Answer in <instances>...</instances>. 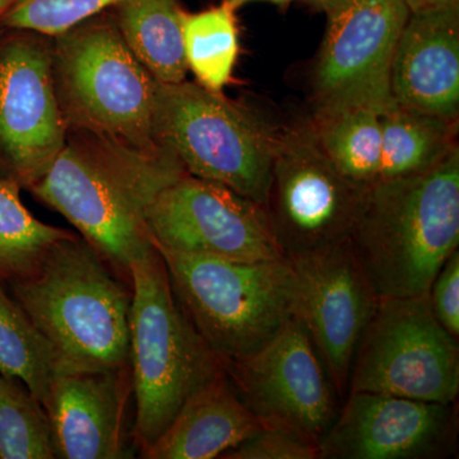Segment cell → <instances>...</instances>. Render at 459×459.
<instances>
[{
	"label": "cell",
	"mask_w": 459,
	"mask_h": 459,
	"mask_svg": "<svg viewBox=\"0 0 459 459\" xmlns=\"http://www.w3.org/2000/svg\"><path fill=\"white\" fill-rule=\"evenodd\" d=\"M298 279V318L312 338L341 400L353 356L379 296L350 240L289 259Z\"/></svg>",
	"instance_id": "obj_14"
},
{
	"label": "cell",
	"mask_w": 459,
	"mask_h": 459,
	"mask_svg": "<svg viewBox=\"0 0 459 459\" xmlns=\"http://www.w3.org/2000/svg\"><path fill=\"white\" fill-rule=\"evenodd\" d=\"M241 401L263 421L281 422L320 443L340 411V395L300 319L252 355L222 360Z\"/></svg>",
	"instance_id": "obj_13"
},
{
	"label": "cell",
	"mask_w": 459,
	"mask_h": 459,
	"mask_svg": "<svg viewBox=\"0 0 459 459\" xmlns=\"http://www.w3.org/2000/svg\"><path fill=\"white\" fill-rule=\"evenodd\" d=\"M459 0H404L410 12L422 11V9L440 7V5L458 3Z\"/></svg>",
	"instance_id": "obj_29"
},
{
	"label": "cell",
	"mask_w": 459,
	"mask_h": 459,
	"mask_svg": "<svg viewBox=\"0 0 459 459\" xmlns=\"http://www.w3.org/2000/svg\"><path fill=\"white\" fill-rule=\"evenodd\" d=\"M131 285L132 437L141 453L164 433L190 395L225 369L178 301L157 247L133 263Z\"/></svg>",
	"instance_id": "obj_4"
},
{
	"label": "cell",
	"mask_w": 459,
	"mask_h": 459,
	"mask_svg": "<svg viewBox=\"0 0 459 459\" xmlns=\"http://www.w3.org/2000/svg\"><path fill=\"white\" fill-rule=\"evenodd\" d=\"M9 287L49 344L56 374L129 368L131 283L80 235L57 241Z\"/></svg>",
	"instance_id": "obj_2"
},
{
	"label": "cell",
	"mask_w": 459,
	"mask_h": 459,
	"mask_svg": "<svg viewBox=\"0 0 459 459\" xmlns=\"http://www.w3.org/2000/svg\"><path fill=\"white\" fill-rule=\"evenodd\" d=\"M382 168L379 183L434 168L458 146L459 122L392 102L380 114Z\"/></svg>",
	"instance_id": "obj_21"
},
{
	"label": "cell",
	"mask_w": 459,
	"mask_h": 459,
	"mask_svg": "<svg viewBox=\"0 0 459 459\" xmlns=\"http://www.w3.org/2000/svg\"><path fill=\"white\" fill-rule=\"evenodd\" d=\"M237 11L223 0L183 18L184 53L197 83L222 93L232 80L238 56Z\"/></svg>",
	"instance_id": "obj_22"
},
{
	"label": "cell",
	"mask_w": 459,
	"mask_h": 459,
	"mask_svg": "<svg viewBox=\"0 0 459 459\" xmlns=\"http://www.w3.org/2000/svg\"><path fill=\"white\" fill-rule=\"evenodd\" d=\"M51 45L50 36L0 27V178L22 189L49 171L66 143Z\"/></svg>",
	"instance_id": "obj_10"
},
{
	"label": "cell",
	"mask_w": 459,
	"mask_h": 459,
	"mask_svg": "<svg viewBox=\"0 0 459 459\" xmlns=\"http://www.w3.org/2000/svg\"><path fill=\"white\" fill-rule=\"evenodd\" d=\"M360 195L323 152L307 114L277 124L264 210L285 258L350 240Z\"/></svg>",
	"instance_id": "obj_9"
},
{
	"label": "cell",
	"mask_w": 459,
	"mask_h": 459,
	"mask_svg": "<svg viewBox=\"0 0 459 459\" xmlns=\"http://www.w3.org/2000/svg\"><path fill=\"white\" fill-rule=\"evenodd\" d=\"M56 458L47 411L25 385L0 374V459Z\"/></svg>",
	"instance_id": "obj_25"
},
{
	"label": "cell",
	"mask_w": 459,
	"mask_h": 459,
	"mask_svg": "<svg viewBox=\"0 0 459 459\" xmlns=\"http://www.w3.org/2000/svg\"><path fill=\"white\" fill-rule=\"evenodd\" d=\"M263 421L241 401L225 371L199 388L183 404L146 459H212L244 442Z\"/></svg>",
	"instance_id": "obj_18"
},
{
	"label": "cell",
	"mask_w": 459,
	"mask_h": 459,
	"mask_svg": "<svg viewBox=\"0 0 459 459\" xmlns=\"http://www.w3.org/2000/svg\"><path fill=\"white\" fill-rule=\"evenodd\" d=\"M186 174L168 148L144 152L92 133L66 132L56 162L27 190L65 216L131 283L133 263L156 247L148 226L151 207Z\"/></svg>",
	"instance_id": "obj_1"
},
{
	"label": "cell",
	"mask_w": 459,
	"mask_h": 459,
	"mask_svg": "<svg viewBox=\"0 0 459 459\" xmlns=\"http://www.w3.org/2000/svg\"><path fill=\"white\" fill-rule=\"evenodd\" d=\"M221 459H319V444L289 425L263 421L255 433L223 453Z\"/></svg>",
	"instance_id": "obj_27"
},
{
	"label": "cell",
	"mask_w": 459,
	"mask_h": 459,
	"mask_svg": "<svg viewBox=\"0 0 459 459\" xmlns=\"http://www.w3.org/2000/svg\"><path fill=\"white\" fill-rule=\"evenodd\" d=\"M351 243L379 298L428 294L459 247V148L427 171L362 190Z\"/></svg>",
	"instance_id": "obj_3"
},
{
	"label": "cell",
	"mask_w": 459,
	"mask_h": 459,
	"mask_svg": "<svg viewBox=\"0 0 459 459\" xmlns=\"http://www.w3.org/2000/svg\"><path fill=\"white\" fill-rule=\"evenodd\" d=\"M277 123L197 82L159 83L155 135L193 177L264 207Z\"/></svg>",
	"instance_id": "obj_7"
},
{
	"label": "cell",
	"mask_w": 459,
	"mask_h": 459,
	"mask_svg": "<svg viewBox=\"0 0 459 459\" xmlns=\"http://www.w3.org/2000/svg\"><path fill=\"white\" fill-rule=\"evenodd\" d=\"M124 42L159 83L186 80L179 0H122L113 8Z\"/></svg>",
	"instance_id": "obj_19"
},
{
	"label": "cell",
	"mask_w": 459,
	"mask_h": 459,
	"mask_svg": "<svg viewBox=\"0 0 459 459\" xmlns=\"http://www.w3.org/2000/svg\"><path fill=\"white\" fill-rule=\"evenodd\" d=\"M410 16L404 0H350L328 14L310 69L309 111L344 107L385 110L392 59Z\"/></svg>",
	"instance_id": "obj_11"
},
{
	"label": "cell",
	"mask_w": 459,
	"mask_h": 459,
	"mask_svg": "<svg viewBox=\"0 0 459 459\" xmlns=\"http://www.w3.org/2000/svg\"><path fill=\"white\" fill-rule=\"evenodd\" d=\"M349 392L457 403L459 341L435 318L429 292L379 298L353 356Z\"/></svg>",
	"instance_id": "obj_8"
},
{
	"label": "cell",
	"mask_w": 459,
	"mask_h": 459,
	"mask_svg": "<svg viewBox=\"0 0 459 459\" xmlns=\"http://www.w3.org/2000/svg\"><path fill=\"white\" fill-rule=\"evenodd\" d=\"M228 2L235 11H238V8L244 7V5L249 4V3L267 2L272 3V4L279 5V7H286V5L294 3L295 0H228Z\"/></svg>",
	"instance_id": "obj_31"
},
{
	"label": "cell",
	"mask_w": 459,
	"mask_h": 459,
	"mask_svg": "<svg viewBox=\"0 0 459 459\" xmlns=\"http://www.w3.org/2000/svg\"><path fill=\"white\" fill-rule=\"evenodd\" d=\"M389 90L400 107L459 122V2L410 12Z\"/></svg>",
	"instance_id": "obj_17"
},
{
	"label": "cell",
	"mask_w": 459,
	"mask_h": 459,
	"mask_svg": "<svg viewBox=\"0 0 459 459\" xmlns=\"http://www.w3.org/2000/svg\"><path fill=\"white\" fill-rule=\"evenodd\" d=\"M313 7L319 9V11L325 12V14L333 13L338 9L342 8L346 5L350 0H307Z\"/></svg>",
	"instance_id": "obj_30"
},
{
	"label": "cell",
	"mask_w": 459,
	"mask_h": 459,
	"mask_svg": "<svg viewBox=\"0 0 459 459\" xmlns=\"http://www.w3.org/2000/svg\"><path fill=\"white\" fill-rule=\"evenodd\" d=\"M319 459H437L457 455L458 404L349 392Z\"/></svg>",
	"instance_id": "obj_15"
},
{
	"label": "cell",
	"mask_w": 459,
	"mask_h": 459,
	"mask_svg": "<svg viewBox=\"0 0 459 459\" xmlns=\"http://www.w3.org/2000/svg\"><path fill=\"white\" fill-rule=\"evenodd\" d=\"M21 189L0 178V281L7 285L29 277L54 244L74 234L36 219L21 201Z\"/></svg>",
	"instance_id": "obj_23"
},
{
	"label": "cell",
	"mask_w": 459,
	"mask_h": 459,
	"mask_svg": "<svg viewBox=\"0 0 459 459\" xmlns=\"http://www.w3.org/2000/svg\"><path fill=\"white\" fill-rule=\"evenodd\" d=\"M51 75L66 132L157 152L159 82L124 42L113 9L54 36Z\"/></svg>",
	"instance_id": "obj_5"
},
{
	"label": "cell",
	"mask_w": 459,
	"mask_h": 459,
	"mask_svg": "<svg viewBox=\"0 0 459 459\" xmlns=\"http://www.w3.org/2000/svg\"><path fill=\"white\" fill-rule=\"evenodd\" d=\"M157 249L181 307L222 360L258 351L298 316V279L287 258L234 262Z\"/></svg>",
	"instance_id": "obj_6"
},
{
	"label": "cell",
	"mask_w": 459,
	"mask_h": 459,
	"mask_svg": "<svg viewBox=\"0 0 459 459\" xmlns=\"http://www.w3.org/2000/svg\"><path fill=\"white\" fill-rule=\"evenodd\" d=\"M18 0H0V18L4 16V14L7 13L9 9L13 7V5L16 4Z\"/></svg>",
	"instance_id": "obj_32"
},
{
	"label": "cell",
	"mask_w": 459,
	"mask_h": 459,
	"mask_svg": "<svg viewBox=\"0 0 459 459\" xmlns=\"http://www.w3.org/2000/svg\"><path fill=\"white\" fill-rule=\"evenodd\" d=\"M132 394L129 368L56 374L44 403L56 458H131L126 407Z\"/></svg>",
	"instance_id": "obj_16"
},
{
	"label": "cell",
	"mask_w": 459,
	"mask_h": 459,
	"mask_svg": "<svg viewBox=\"0 0 459 459\" xmlns=\"http://www.w3.org/2000/svg\"><path fill=\"white\" fill-rule=\"evenodd\" d=\"M429 301L437 322L459 341V250L437 272L429 289Z\"/></svg>",
	"instance_id": "obj_28"
},
{
	"label": "cell",
	"mask_w": 459,
	"mask_h": 459,
	"mask_svg": "<svg viewBox=\"0 0 459 459\" xmlns=\"http://www.w3.org/2000/svg\"><path fill=\"white\" fill-rule=\"evenodd\" d=\"M382 110L344 107L307 111L325 156L356 189L379 183L382 168Z\"/></svg>",
	"instance_id": "obj_20"
},
{
	"label": "cell",
	"mask_w": 459,
	"mask_h": 459,
	"mask_svg": "<svg viewBox=\"0 0 459 459\" xmlns=\"http://www.w3.org/2000/svg\"><path fill=\"white\" fill-rule=\"evenodd\" d=\"M0 374L20 380L44 406L56 376L49 344L0 281Z\"/></svg>",
	"instance_id": "obj_24"
},
{
	"label": "cell",
	"mask_w": 459,
	"mask_h": 459,
	"mask_svg": "<svg viewBox=\"0 0 459 459\" xmlns=\"http://www.w3.org/2000/svg\"><path fill=\"white\" fill-rule=\"evenodd\" d=\"M122 0H18L0 18L3 29L27 30L54 36L117 7Z\"/></svg>",
	"instance_id": "obj_26"
},
{
	"label": "cell",
	"mask_w": 459,
	"mask_h": 459,
	"mask_svg": "<svg viewBox=\"0 0 459 459\" xmlns=\"http://www.w3.org/2000/svg\"><path fill=\"white\" fill-rule=\"evenodd\" d=\"M148 226L162 249L234 262L285 258L264 207L222 184L189 174L160 193Z\"/></svg>",
	"instance_id": "obj_12"
}]
</instances>
